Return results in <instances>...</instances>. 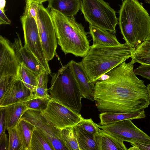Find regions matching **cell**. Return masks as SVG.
<instances>
[{
	"instance_id": "1",
	"label": "cell",
	"mask_w": 150,
	"mask_h": 150,
	"mask_svg": "<svg viewBox=\"0 0 150 150\" xmlns=\"http://www.w3.org/2000/svg\"><path fill=\"white\" fill-rule=\"evenodd\" d=\"M134 61H125L102 76L95 84L94 100L99 111L132 113L150 105L146 86L134 71Z\"/></svg>"
},
{
	"instance_id": "2",
	"label": "cell",
	"mask_w": 150,
	"mask_h": 150,
	"mask_svg": "<svg viewBox=\"0 0 150 150\" xmlns=\"http://www.w3.org/2000/svg\"><path fill=\"white\" fill-rule=\"evenodd\" d=\"M134 50L126 42L114 46L93 45L81 62L90 80L95 84L102 76L131 57Z\"/></svg>"
},
{
	"instance_id": "3",
	"label": "cell",
	"mask_w": 150,
	"mask_h": 150,
	"mask_svg": "<svg viewBox=\"0 0 150 150\" xmlns=\"http://www.w3.org/2000/svg\"><path fill=\"white\" fill-rule=\"evenodd\" d=\"M118 21L123 39L134 49L150 35V16L137 0L123 2Z\"/></svg>"
},
{
	"instance_id": "4",
	"label": "cell",
	"mask_w": 150,
	"mask_h": 150,
	"mask_svg": "<svg viewBox=\"0 0 150 150\" xmlns=\"http://www.w3.org/2000/svg\"><path fill=\"white\" fill-rule=\"evenodd\" d=\"M50 12L57 44L62 52L65 55L70 53L76 57H84L90 46L84 27L74 16H67L53 9Z\"/></svg>"
},
{
	"instance_id": "5",
	"label": "cell",
	"mask_w": 150,
	"mask_h": 150,
	"mask_svg": "<svg viewBox=\"0 0 150 150\" xmlns=\"http://www.w3.org/2000/svg\"><path fill=\"white\" fill-rule=\"evenodd\" d=\"M50 75L51 86L48 89L50 99L79 114L82 108L81 100L83 97L69 67V63L57 72Z\"/></svg>"
},
{
	"instance_id": "6",
	"label": "cell",
	"mask_w": 150,
	"mask_h": 150,
	"mask_svg": "<svg viewBox=\"0 0 150 150\" xmlns=\"http://www.w3.org/2000/svg\"><path fill=\"white\" fill-rule=\"evenodd\" d=\"M81 10L89 24L115 34L116 12L103 0H82Z\"/></svg>"
},
{
	"instance_id": "7",
	"label": "cell",
	"mask_w": 150,
	"mask_h": 150,
	"mask_svg": "<svg viewBox=\"0 0 150 150\" xmlns=\"http://www.w3.org/2000/svg\"><path fill=\"white\" fill-rule=\"evenodd\" d=\"M50 9L38 5L36 20L45 56L48 61L57 55V42Z\"/></svg>"
},
{
	"instance_id": "8",
	"label": "cell",
	"mask_w": 150,
	"mask_h": 150,
	"mask_svg": "<svg viewBox=\"0 0 150 150\" xmlns=\"http://www.w3.org/2000/svg\"><path fill=\"white\" fill-rule=\"evenodd\" d=\"M20 20L24 33V46L33 54L44 70L50 74L51 73L49 61L43 51L36 19L23 15Z\"/></svg>"
},
{
	"instance_id": "9",
	"label": "cell",
	"mask_w": 150,
	"mask_h": 150,
	"mask_svg": "<svg viewBox=\"0 0 150 150\" xmlns=\"http://www.w3.org/2000/svg\"><path fill=\"white\" fill-rule=\"evenodd\" d=\"M41 115L53 127L60 130L73 127L83 118L63 105L50 99L46 108L40 112Z\"/></svg>"
},
{
	"instance_id": "10",
	"label": "cell",
	"mask_w": 150,
	"mask_h": 150,
	"mask_svg": "<svg viewBox=\"0 0 150 150\" xmlns=\"http://www.w3.org/2000/svg\"><path fill=\"white\" fill-rule=\"evenodd\" d=\"M98 126L123 142H137L150 144V137L137 127L130 119Z\"/></svg>"
},
{
	"instance_id": "11",
	"label": "cell",
	"mask_w": 150,
	"mask_h": 150,
	"mask_svg": "<svg viewBox=\"0 0 150 150\" xmlns=\"http://www.w3.org/2000/svg\"><path fill=\"white\" fill-rule=\"evenodd\" d=\"M21 118L31 123L45 136L54 150H67L61 139L60 130L51 125L41 115L40 112L28 109Z\"/></svg>"
},
{
	"instance_id": "12",
	"label": "cell",
	"mask_w": 150,
	"mask_h": 150,
	"mask_svg": "<svg viewBox=\"0 0 150 150\" xmlns=\"http://www.w3.org/2000/svg\"><path fill=\"white\" fill-rule=\"evenodd\" d=\"M13 44L0 37V77L12 76L18 78L20 66Z\"/></svg>"
},
{
	"instance_id": "13",
	"label": "cell",
	"mask_w": 150,
	"mask_h": 150,
	"mask_svg": "<svg viewBox=\"0 0 150 150\" xmlns=\"http://www.w3.org/2000/svg\"><path fill=\"white\" fill-rule=\"evenodd\" d=\"M33 93L26 87L18 78L9 86L0 98V107L26 101L33 96Z\"/></svg>"
},
{
	"instance_id": "14",
	"label": "cell",
	"mask_w": 150,
	"mask_h": 150,
	"mask_svg": "<svg viewBox=\"0 0 150 150\" xmlns=\"http://www.w3.org/2000/svg\"><path fill=\"white\" fill-rule=\"evenodd\" d=\"M69 67L83 98L93 101L95 84L90 80L81 62L71 60Z\"/></svg>"
},
{
	"instance_id": "15",
	"label": "cell",
	"mask_w": 150,
	"mask_h": 150,
	"mask_svg": "<svg viewBox=\"0 0 150 150\" xmlns=\"http://www.w3.org/2000/svg\"><path fill=\"white\" fill-rule=\"evenodd\" d=\"M16 34L17 38L15 39L13 45L20 64L23 63L38 75L44 69L33 54L23 46L19 34Z\"/></svg>"
},
{
	"instance_id": "16",
	"label": "cell",
	"mask_w": 150,
	"mask_h": 150,
	"mask_svg": "<svg viewBox=\"0 0 150 150\" xmlns=\"http://www.w3.org/2000/svg\"><path fill=\"white\" fill-rule=\"evenodd\" d=\"M98 150H127L124 142L99 127L94 135Z\"/></svg>"
},
{
	"instance_id": "17",
	"label": "cell",
	"mask_w": 150,
	"mask_h": 150,
	"mask_svg": "<svg viewBox=\"0 0 150 150\" xmlns=\"http://www.w3.org/2000/svg\"><path fill=\"white\" fill-rule=\"evenodd\" d=\"M0 108L4 111L5 128L7 130L15 126L28 110L24 101Z\"/></svg>"
},
{
	"instance_id": "18",
	"label": "cell",
	"mask_w": 150,
	"mask_h": 150,
	"mask_svg": "<svg viewBox=\"0 0 150 150\" xmlns=\"http://www.w3.org/2000/svg\"><path fill=\"white\" fill-rule=\"evenodd\" d=\"M146 117L144 110L132 113H118L105 111L99 115V125H108L118 121L127 119H141Z\"/></svg>"
},
{
	"instance_id": "19",
	"label": "cell",
	"mask_w": 150,
	"mask_h": 150,
	"mask_svg": "<svg viewBox=\"0 0 150 150\" xmlns=\"http://www.w3.org/2000/svg\"><path fill=\"white\" fill-rule=\"evenodd\" d=\"M47 8L68 17L76 15L81 9V0H49Z\"/></svg>"
},
{
	"instance_id": "20",
	"label": "cell",
	"mask_w": 150,
	"mask_h": 150,
	"mask_svg": "<svg viewBox=\"0 0 150 150\" xmlns=\"http://www.w3.org/2000/svg\"><path fill=\"white\" fill-rule=\"evenodd\" d=\"M89 30V33L93 40V45L114 46L121 44L117 40L115 34L109 31L90 24Z\"/></svg>"
},
{
	"instance_id": "21",
	"label": "cell",
	"mask_w": 150,
	"mask_h": 150,
	"mask_svg": "<svg viewBox=\"0 0 150 150\" xmlns=\"http://www.w3.org/2000/svg\"><path fill=\"white\" fill-rule=\"evenodd\" d=\"M73 128L79 150H98L94 135L85 131L78 124Z\"/></svg>"
},
{
	"instance_id": "22",
	"label": "cell",
	"mask_w": 150,
	"mask_h": 150,
	"mask_svg": "<svg viewBox=\"0 0 150 150\" xmlns=\"http://www.w3.org/2000/svg\"><path fill=\"white\" fill-rule=\"evenodd\" d=\"M16 125L23 150H29L31 139L35 127L30 123L21 118Z\"/></svg>"
},
{
	"instance_id": "23",
	"label": "cell",
	"mask_w": 150,
	"mask_h": 150,
	"mask_svg": "<svg viewBox=\"0 0 150 150\" xmlns=\"http://www.w3.org/2000/svg\"><path fill=\"white\" fill-rule=\"evenodd\" d=\"M18 78L31 92H35L38 85L37 75L23 63L20 67Z\"/></svg>"
},
{
	"instance_id": "24",
	"label": "cell",
	"mask_w": 150,
	"mask_h": 150,
	"mask_svg": "<svg viewBox=\"0 0 150 150\" xmlns=\"http://www.w3.org/2000/svg\"><path fill=\"white\" fill-rule=\"evenodd\" d=\"M29 150H54V149L46 137L35 128L32 135Z\"/></svg>"
},
{
	"instance_id": "25",
	"label": "cell",
	"mask_w": 150,
	"mask_h": 150,
	"mask_svg": "<svg viewBox=\"0 0 150 150\" xmlns=\"http://www.w3.org/2000/svg\"><path fill=\"white\" fill-rule=\"evenodd\" d=\"M131 58L135 63L150 65V45L143 42L136 48Z\"/></svg>"
},
{
	"instance_id": "26",
	"label": "cell",
	"mask_w": 150,
	"mask_h": 150,
	"mask_svg": "<svg viewBox=\"0 0 150 150\" xmlns=\"http://www.w3.org/2000/svg\"><path fill=\"white\" fill-rule=\"evenodd\" d=\"M61 139L67 150H79L73 127H69L60 130Z\"/></svg>"
},
{
	"instance_id": "27",
	"label": "cell",
	"mask_w": 150,
	"mask_h": 150,
	"mask_svg": "<svg viewBox=\"0 0 150 150\" xmlns=\"http://www.w3.org/2000/svg\"><path fill=\"white\" fill-rule=\"evenodd\" d=\"M8 150H23L17 129L16 124L8 130Z\"/></svg>"
},
{
	"instance_id": "28",
	"label": "cell",
	"mask_w": 150,
	"mask_h": 150,
	"mask_svg": "<svg viewBox=\"0 0 150 150\" xmlns=\"http://www.w3.org/2000/svg\"><path fill=\"white\" fill-rule=\"evenodd\" d=\"M50 99L36 98L34 94L28 100L24 101L27 109H31L39 112L45 109Z\"/></svg>"
},
{
	"instance_id": "29",
	"label": "cell",
	"mask_w": 150,
	"mask_h": 150,
	"mask_svg": "<svg viewBox=\"0 0 150 150\" xmlns=\"http://www.w3.org/2000/svg\"><path fill=\"white\" fill-rule=\"evenodd\" d=\"M78 124L85 131L93 135L96 134L99 128L97 124L94 122L91 118L88 119L83 118Z\"/></svg>"
},
{
	"instance_id": "30",
	"label": "cell",
	"mask_w": 150,
	"mask_h": 150,
	"mask_svg": "<svg viewBox=\"0 0 150 150\" xmlns=\"http://www.w3.org/2000/svg\"><path fill=\"white\" fill-rule=\"evenodd\" d=\"M17 78L15 76H10L0 77V98L9 85Z\"/></svg>"
},
{
	"instance_id": "31",
	"label": "cell",
	"mask_w": 150,
	"mask_h": 150,
	"mask_svg": "<svg viewBox=\"0 0 150 150\" xmlns=\"http://www.w3.org/2000/svg\"><path fill=\"white\" fill-rule=\"evenodd\" d=\"M26 5L23 15H27L36 19L39 4L29 0L25 1Z\"/></svg>"
},
{
	"instance_id": "32",
	"label": "cell",
	"mask_w": 150,
	"mask_h": 150,
	"mask_svg": "<svg viewBox=\"0 0 150 150\" xmlns=\"http://www.w3.org/2000/svg\"><path fill=\"white\" fill-rule=\"evenodd\" d=\"M135 74L140 76L144 78L150 80V65L141 64L134 69Z\"/></svg>"
},
{
	"instance_id": "33",
	"label": "cell",
	"mask_w": 150,
	"mask_h": 150,
	"mask_svg": "<svg viewBox=\"0 0 150 150\" xmlns=\"http://www.w3.org/2000/svg\"><path fill=\"white\" fill-rule=\"evenodd\" d=\"M47 86H44L37 87L34 93V96L36 98H42L50 99L48 93Z\"/></svg>"
},
{
	"instance_id": "34",
	"label": "cell",
	"mask_w": 150,
	"mask_h": 150,
	"mask_svg": "<svg viewBox=\"0 0 150 150\" xmlns=\"http://www.w3.org/2000/svg\"><path fill=\"white\" fill-rule=\"evenodd\" d=\"M48 74L47 72L45 70H44L37 75V87H40L44 86H47L48 82Z\"/></svg>"
},
{
	"instance_id": "35",
	"label": "cell",
	"mask_w": 150,
	"mask_h": 150,
	"mask_svg": "<svg viewBox=\"0 0 150 150\" xmlns=\"http://www.w3.org/2000/svg\"><path fill=\"white\" fill-rule=\"evenodd\" d=\"M132 146L128 150H150V144L134 142L130 143Z\"/></svg>"
},
{
	"instance_id": "36",
	"label": "cell",
	"mask_w": 150,
	"mask_h": 150,
	"mask_svg": "<svg viewBox=\"0 0 150 150\" xmlns=\"http://www.w3.org/2000/svg\"><path fill=\"white\" fill-rule=\"evenodd\" d=\"M8 138L4 131L0 135V150H8Z\"/></svg>"
},
{
	"instance_id": "37",
	"label": "cell",
	"mask_w": 150,
	"mask_h": 150,
	"mask_svg": "<svg viewBox=\"0 0 150 150\" xmlns=\"http://www.w3.org/2000/svg\"><path fill=\"white\" fill-rule=\"evenodd\" d=\"M11 20L6 16L5 9H0V24H10Z\"/></svg>"
},
{
	"instance_id": "38",
	"label": "cell",
	"mask_w": 150,
	"mask_h": 150,
	"mask_svg": "<svg viewBox=\"0 0 150 150\" xmlns=\"http://www.w3.org/2000/svg\"><path fill=\"white\" fill-rule=\"evenodd\" d=\"M0 108V135L4 132L6 129L4 125V111L2 108Z\"/></svg>"
},
{
	"instance_id": "39",
	"label": "cell",
	"mask_w": 150,
	"mask_h": 150,
	"mask_svg": "<svg viewBox=\"0 0 150 150\" xmlns=\"http://www.w3.org/2000/svg\"><path fill=\"white\" fill-rule=\"evenodd\" d=\"M6 4V0H0V9H5Z\"/></svg>"
},
{
	"instance_id": "40",
	"label": "cell",
	"mask_w": 150,
	"mask_h": 150,
	"mask_svg": "<svg viewBox=\"0 0 150 150\" xmlns=\"http://www.w3.org/2000/svg\"><path fill=\"white\" fill-rule=\"evenodd\" d=\"M30 1L35 3L38 4H41L45 2L48 1L49 0H29Z\"/></svg>"
},
{
	"instance_id": "41",
	"label": "cell",
	"mask_w": 150,
	"mask_h": 150,
	"mask_svg": "<svg viewBox=\"0 0 150 150\" xmlns=\"http://www.w3.org/2000/svg\"><path fill=\"white\" fill-rule=\"evenodd\" d=\"M146 88L147 93L150 100V83L147 85Z\"/></svg>"
},
{
	"instance_id": "42",
	"label": "cell",
	"mask_w": 150,
	"mask_h": 150,
	"mask_svg": "<svg viewBox=\"0 0 150 150\" xmlns=\"http://www.w3.org/2000/svg\"><path fill=\"white\" fill-rule=\"evenodd\" d=\"M150 45V35L144 41Z\"/></svg>"
},
{
	"instance_id": "43",
	"label": "cell",
	"mask_w": 150,
	"mask_h": 150,
	"mask_svg": "<svg viewBox=\"0 0 150 150\" xmlns=\"http://www.w3.org/2000/svg\"><path fill=\"white\" fill-rule=\"evenodd\" d=\"M144 1L146 3L150 4V0H144Z\"/></svg>"
}]
</instances>
